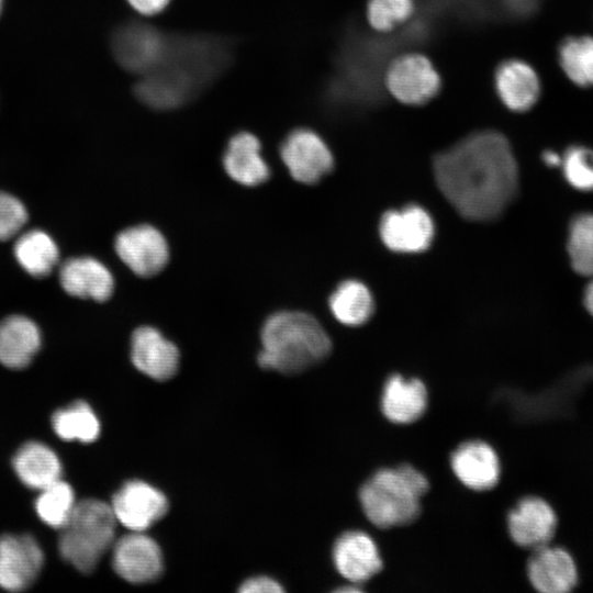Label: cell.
<instances>
[{"label": "cell", "mask_w": 593, "mask_h": 593, "mask_svg": "<svg viewBox=\"0 0 593 593\" xmlns=\"http://www.w3.org/2000/svg\"><path fill=\"white\" fill-rule=\"evenodd\" d=\"M437 186L465 219L491 221L515 199L518 167L508 141L500 133H473L434 159Z\"/></svg>", "instance_id": "1"}, {"label": "cell", "mask_w": 593, "mask_h": 593, "mask_svg": "<svg viewBox=\"0 0 593 593\" xmlns=\"http://www.w3.org/2000/svg\"><path fill=\"white\" fill-rule=\"evenodd\" d=\"M233 45L213 34H170L160 61L139 76L134 92L154 110H174L194 100L231 65Z\"/></svg>", "instance_id": "2"}, {"label": "cell", "mask_w": 593, "mask_h": 593, "mask_svg": "<svg viewBox=\"0 0 593 593\" xmlns=\"http://www.w3.org/2000/svg\"><path fill=\"white\" fill-rule=\"evenodd\" d=\"M258 363L267 370L300 373L323 361L332 350L329 336L312 315L282 311L269 316L260 334Z\"/></svg>", "instance_id": "3"}, {"label": "cell", "mask_w": 593, "mask_h": 593, "mask_svg": "<svg viewBox=\"0 0 593 593\" xmlns=\"http://www.w3.org/2000/svg\"><path fill=\"white\" fill-rule=\"evenodd\" d=\"M426 477L410 465L374 472L360 488L359 500L366 517L379 528L412 523L421 512L428 491Z\"/></svg>", "instance_id": "4"}, {"label": "cell", "mask_w": 593, "mask_h": 593, "mask_svg": "<svg viewBox=\"0 0 593 593\" xmlns=\"http://www.w3.org/2000/svg\"><path fill=\"white\" fill-rule=\"evenodd\" d=\"M116 518L110 504L86 499L76 503L60 528L58 551L82 573L92 572L115 541Z\"/></svg>", "instance_id": "5"}, {"label": "cell", "mask_w": 593, "mask_h": 593, "mask_svg": "<svg viewBox=\"0 0 593 593\" xmlns=\"http://www.w3.org/2000/svg\"><path fill=\"white\" fill-rule=\"evenodd\" d=\"M169 33L142 21L120 25L111 38L116 63L126 71L142 76L150 71L163 58Z\"/></svg>", "instance_id": "6"}, {"label": "cell", "mask_w": 593, "mask_h": 593, "mask_svg": "<svg viewBox=\"0 0 593 593\" xmlns=\"http://www.w3.org/2000/svg\"><path fill=\"white\" fill-rule=\"evenodd\" d=\"M384 83L390 94L406 105H422L440 89V76L433 63L419 53L396 56L388 65Z\"/></svg>", "instance_id": "7"}, {"label": "cell", "mask_w": 593, "mask_h": 593, "mask_svg": "<svg viewBox=\"0 0 593 593\" xmlns=\"http://www.w3.org/2000/svg\"><path fill=\"white\" fill-rule=\"evenodd\" d=\"M280 156L292 178L305 184L316 183L334 167L327 144L310 128L293 130L282 142Z\"/></svg>", "instance_id": "8"}, {"label": "cell", "mask_w": 593, "mask_h": 593, "mask_svg": "<svg viewBox=\"0 0 593 593\" xmlns=\"http://www.w3.org/2000/svg\"><path fill=\"white\" fill-rule=\"evenodd\" d=\"M119 258L137 276L159 273L169 259L164 235L154 226L142 224L122 231L115 238Z\"/></svg>", "instance_id": "9"}, {"label": "cell", "mask_w": 593, "mask_h": 593, "mask_svg": "<svg viewBox=\"0 0 593 593\" xmlns=\"http://www.w3.org/2000/svg\"><path fill=\"white\" fill-rule=\"evenodd\" d=\"M44 564V553L30 535L0 537V588L20 592L30 588Z\"/></svg>", "instance_id": "10"}, {"label": "cell", "mask_w": 593, "mask_h": 593, "mask_svg": "<svg viewBox=\"0 0 593 593\" xmlns=\"http://www.w3.org/2000/svg\"><path fill=\"white\" fill-rule=\"evenodd\" d=\"M112 567L119 577L130 583L152 582L164 569L161 550L143 532H132L114 541Z\"/></svg>", "instance_id": "11"}, {"label": "cell", "mask_w": 593, "mask_h": 593, "mask_svg": "<svg viewBox=\"0 0 593 593\" xmlns=\"http://www.w3.org/2000/svg\"><path fill=\"white\" fill-rule=\"evenodd\" d=\"M110 505L118 523L131 532L146 530L168 510L165 494L139 480L126 482L113 495Z\"/></svg>", "instance_id": "12"}, {"label": "cell", "mask_w": 593, "mask_h": 593, "mask_svg": "<svg viewBox=\"0 0 593 593\" xmlns=\"http://www.w3.org/2000/svg\"><path fill=\"white\" fill-rule=\"evenodd\" d=\"M379 231L382 242L391 250L417 253L429 247L434 236V223L423 208L412 204L402 210L385 212Z\"/></svg>", "instance_id": "13"}, {"label": "cell", "mask_w": 593, "mask_h": 593, "mask_svg": "<svg viewBox=\"0 0 593 593\" xmlns=\"http://www.w3.org/2000/svg\"><path fill=\"white\" fill-rule=\"evenodd\" d=\"M333 560L339 574L351 584L367 582L382 569L374 540L361 530H350L337 538Z\"/></svg>", "instance_id": "14"}, {"label": "cell", "mask_w": 593, "mask_h": 593, "mask_svg": "<svg viewBox=\"0 0 593 593\" xmlns=\"http://www.w3.org/2000/svg\"><path fill=\"white\" fill-rule=\"evenodd\" d=\"M177 346L152 326L136 328L131 339V358L142 373L164 381L174 377L179 366Z\"/></svg>", "instance_id": "15"}, {"label": "cell", "mask_w": 593, "mask_h": 593, "mask_svg": "<svg viewBox=\"0 0 593 593\" xmlns=\"http://www.w3.org/2000/svg\"><path fill=\"white\" fill-rule=\"evenodd\" d=\"M510 535L515 544L537 549L551 540L557 517L552 507L542 499H523L507 517Z\"/></svg>", "instance_id": "16"}, {"label": "cell", "mask_w": 593, "mask_h": 593, "mask_svg": "<svg viewBox=\"0 0 593 593\" xmlns=\"http://www.w3.org/2000/svg\"><path fill=\"white\" fill-rule=\"evenodd\" d=\"M530 584L541 593H567L578 582L577 566L568 551L548 545L535 549L527 563Z\"/></svg>", "instance_id": "17"}, {"label": "cell", "mask_w": 593, "mask_h": 593, "mask_svg": "<svg viewBox=\"0 0 593 593\" xmlns=\"http://www.w3.org/2000/svg\"><path fill=\"white\" fill-rule=\"evenodd\" d=\"M451 469L459 481L475 491L492 489L500 479V460L494 449L481 440L460 445L451 455Z\"/></svg>", "instance_id": "18"}, {"label": "cell", "mask_w": 593, "mask_h": 593, "mask_svg": "<svg viewBox=\"0 0 593 593\" xmlns=\"http://www.w3.org/2000/svg\"><path fill=\"white\" fill-rule=\"evenodd\" d=\"M494 85L502 103L513 112L530 110L540 96L538 74L522 59L501 63L495 70Z\"/></svg>", "instance_id": "19"}, {"label": "cell", "mask_w": 593, "mask_h": 593, "mask_svg": "<svg viewBox=\"0 0 593 593\" xmlns=\"http://www.w3.org/2000/svg\"><path fill=\"white\" fill-rule=\"evenodd\" d=\"M59 280L68 294L100 302L108 300L114 289L110 270L91 257L66 260L60 268Z\"/></svg>", "instance_id": "20"}, {"label": "cell", "mask_w": 593, "mask_h": 593, "mask_svg": "<svg viewBox=\"0 0 593 593\" xmlns=\"http://www.w3.org/2000/svg\"><path fill=\"white\" fill-rule=\"evenodd\" d=\"M223 166L231 179L247 187L262 183L270 175L259 139L248 132H240L230 139Z\"/></svg>", "instance_id": "21"}, {"label": "cell", "mask_w": 593, "mask_h": 593, "mask_svg": "<svg viewBox=\"0 0 593 593\" xmlns=\"http://www.w3.org/2000/svg\"><path fill=\"white\" fill-rule=\"evenodd\" d=\"M427 406V390L415 378L391 376L383 388L381 410L384 416L396 424H410L418 419Z\"/></svg>", "instance_id": "22"}, {"label": "cell", "mask_w": 593, "mask_h": 593, "mask_svg": "<svg viewBox=\"0 0 593 593\" xmlns=\"http://www.w3.org/2000/svg\"><path fill=\"white\" fill-rule=\"evenodd\" d=\"M41 347V334L31 320L12 315L0 322V362L11 369L26 367Z\"/></svg>", "instance_id": "23"}, {"label": "cell", "mask_w": 593, "mask_h": 593, "mask_svg": "<svg viewBox=\"0 0 593 593\" xmlns=\"http://www.w3.org/2000/svg\"><path fill=\"white\" fill-rule=\"evenodd\" d=\"M14 472L21 482L31 489L42 490L58 481L61 465L57 455L45 444H24L12 459Z\"/></svg>", "instance_id": "24"}, {"label": "cell", "mask_w": 593, "mask_h": 593, "mask_svg": "<svg viewBox=\"0 0 593 593\" xmlns=\"http://www.w3.org/2000/svg\"><path fill=\"white\" fill-rule=\"evenodd\" d=\"M19 265L31 276L41 278L51 273L58 261V248L49 235L33 230L21 235L14 244Z\"/></svg>", "instance_id": "25"}, {"label": "cell", "mask_w": 593, "mask_h": 593, "mask_svg": "<svg viewBox=\"0 0 593 593\" xmlns=\"http://www.w3.org/2000/svg\"><path fill=\"white\" fill-rule=\"evenodd\" d=\"M329 309L338 322L348 326H358L371 316L373 299L365 284L356 280H347L332 293Z\"/></svg>", "instance_id": "26"}, {"label": "cell", "mask_w": 593, "mask_h": 593, "mask_svg": "<svg viewBox=\"0 0 593 593\" xmlns=\"http://www.w3.org/2000/svg\"><path fill=\"white\" fill-rule=\"evenodd\" d=\"M52 425L56 435L67 441L92 443L100 434L99 419L83 401L56 411L52 416Z\"/></svg>", "instance_id": "27"}, {"label": "cell", "mask_w": 593, "mask_h": 593, "mask_svg": "<svg viewBox=\"0 0 593 593\" xmlns=\"http://www.w3.org/2000/svg\"><path fill=\"white\" fill-rule=\"evenodd\" d=\"M559 64L564 75L582 88L593 87V37L569 36L558 49Z\"/></svg>", "instance_id": "28"}, {"label": "cell", "mask_w": 593, "mask_h": 593, "mask_svg": "<svg viewBox=\"0 0 593 593\" xmlns=\"http://www.w3.org/2000/svg\"><path fill=\"white\" fill-rule=\"evenodd\" d=\"M75 505L74 491L61 479L42 489L35 501V510L42 522L57 529L67 523Z\"/></svg>", "instance_id": "29"}, {"label": "cell", "mask_w": 593, "mask_h": 593, "mask_svg": "<svg viewBox=\"0 0 593 593\" xmlns=\"http://www.w3.org/2000/svg\"><path fill=\"white\" fill-rule=\"evenodd\" d=\"M568 253L575 272L593 277V214H580L572 220Z\"/></svg>", "instance_id": "30"}, {"label": "cell", "mask_w": 593, "mask_h": 593, "mask_svg": "<svg viewBox=\"0 0 593 593\" xmlns=\"http://www.w3.org/2000/svg\"><path fill=\"white\" fill-rule=\"evenodd\" d=\"M414 0H368L367 19L378 32H390L411 18Z\"/></svg>", "instance_id": "31"}, {"label": "cell", "mask_w": 593, "mask_h": 593, "mask_svg": "<svg viewBox=\"0 0 593 593\" xmlns=\"http://www.w3.org/2000/svg\"><path fill=\"white\" fill-rule=\"evenodd\" d=\"M567 181L581 191L593 190V150L582 145L569 147L561 161Z\"/></svg>", "instance_id": "32"}, {"label": "cell", "mask_w": 593, "mask_h": 593, "mask_svg": "<svg viewBox=\"0 0 593 593\" xmlns=\"http://www.w3.org/2000/svg\"><path fill=\"white\" fill-rule=\"evenodd\" d=\"M26 221L27 212L20 200L0 192V240L13 237Z\"/></svg>", "instance_id": "33"}, {"label": "cell", "mask_w": 593, "mask_h": 593, "mask_svg": "<svg viewBox=\"0 0 593 593\" xmlns=\"http://www.w3.org/2000/svg\"><path fill=\"white\" fill-rule=\"evenodd\" d=\"M239 591L243 593H279L282 592V586L271 578L254 577L246 580Z\"/></svg>", "instance_id": "34"}, {"label": "cell", "mask_w": 593, "mask_h": 593, "mask_svg": "<svg viewBox=\"0 0 593 593\" xmlns=\"http://www.w3.org/2000/svg\"><path fill=\"white\" fill-rule=\"evenodd\" d=\"M128 4L143 15H154L168 5L169 0H127Z\"/></svg>", "instance_id": "35"}, {"label": "cell", "mask_w": 593, "mask_h": 593, "mask_svg": "<svg viewBox=\"0 0 593 593\" xmlns=\"http://www.w3.org/2000/svg\"><path fill=\"white\" fill-rule=\"evenodd\" d=\"M544 163L550 167H558L561 166L562 157H560L556 152L553 150H546L542 154Z\"/></svg>", "instance_id": "36"}, {"label": "cell", "mask_w": 593, "mask_h": 593, "mask_svg": "<svg viewBox=\"0 0 593 593\" xmlns=\"http://www.w3.org/2000/svg\"><path fill=\"white\" fill-rule=\"evenodd\" d=\"M584 305L588 312L593 316V280L588 284L585 289Z\"/></svg>", "instance_id": "37"}, {"label": "cell", "mask_w": 593, "mask_h": 593, "mask_svg": "<svg viewBox=\"0 0 593 593\" xmlns=\"http://www.w3.org/2000/svg\"><path fill=\"white\" fill-rule=\"evenodd\" d=\"M2 0H0V11H1Z\"/></svg>", "instance_id": "38"}]
</instances>
